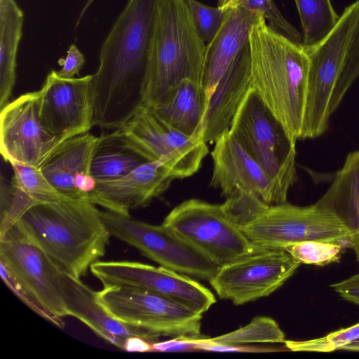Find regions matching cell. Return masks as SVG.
Instances as JSON below:
<instances>
[{
    "instance_id": "5bb4252c",
    "label": "cell",
    "mask_w": 359,
    "mask_h": 359,
    "mask_svg": "<svg viewBox=\"0 0 359 359\" xmlns=\"http://www.w3.org/2000/svg\"><path fill=\"white\" fill-rule=\"evenodd\" d=\"M121 129L149 161L166 163L175 179L195 174L208 153L207 143L201 137L180 133L161 121L148 106Z\"/></svg>"
},
{
    "instance_id": "e0dca14e",
    "label": "cell",
    "mask_w": 359,
    "mask_h": 359,
    "mask_svg": "<svg viewBox=\"0 0 359 359\" xmlns=\"http://www.w3.org/2000/svg\"><path fill=\"white\" fill-rule=\"evenodd\" d=\"M175 179L166 163L149 161L119 179L95 182L88 200L107 210L128 216L131 210L147 206L164 193Z\"/></svg>"
},
{
    "instance_id": "f35d334b",
    "label": "cell",
    "mask_w": 359,
    "mask_h": 359,
    "mask_svg": "<svg viewBox=\"0 0 359 359\" xmlns=\"http://www.w3.org/2000/svg\"><path fill=\"white\" fill-rule=\"evenodd\" d=\"M352 229L353 233L350 238L351 248L354 250L356 259L359 262V213Z\"/></svg>"
},
{
    "instance_id": "4dcf8cb0",
    "label": "cell",
    "mask_w": 359,
    "mask_h": 359,
    "mask_svg": "<svg viewBox=\"0 0 359 359\" xmlns=\"http://www.w3.org/2000/svg\"><path fill=\"white\" fill-rule=\"evenodd\" d=\"M359 339V323L342 328L316 339L294 341L285 340L284 344L288 351L309 352H332L341 348Z\"/></svg>"
},
{
    "instance_id": "cb8c5ba5",
    "label": "cell",
    "mask_w": 359,
    "mask_h": 359,
    "mask_svg": "<svg viewBox=\"0 0 359 359\" xmlns=\"http://www.w3.org/2000/svg\"><path fill=\"white\" fill-rule=\"evenodd\" d=\"M208 102V95L201 83L184 79L148 107L161 121L180 133L202 138Z\"/></svg>"
},
{
    "instance_id": "d590c367",
    "label": "cell",
    "mask_w": 359,
    "mask_h": 359,
    "mask_svg": "<svg viewBox=\"0 0 359 359\" xmlns=\"http://www.w3.org/2000/svg\"><path fill=\"white\" fill-rule=\"evenodd\" d=\"M200 351L191 337H174L170 340L152 343V352Z\"/></svg>"
},
{
    "instance_id": "e575fe53",
    "label": "cell",
    "mask_w": 359,
    "mask_h": 359,
    "mask_svg": "<svg viewBox=\"0 0 359 359\" xmlns=\"http://www.w3.org/2000/svg\"><path fill=\"white\" fill-rule=\"evenodd\" d=\"M84 63L83 55L75 44H72L67 52L66 57L59 59L58 64L62 68L57 73L62 78L73 79L75 75H79Z\"/></svg>"
},
{
    "instance_id": "9a60e30c",
    "label": "cell",
    "mask_w": 359,
    "mask_h": 359,
    "mask_svg": "<svg viewBox=\"0 0 359 359\" xmlns=\"http://www.w3.org/2000/svg\"><path fill=\"white\" fill-rule=\"evenodd\" d=\"M43 127L39 116V93H27L9 102L0 112V151L3 158L40 168L64 141Z\"/></svg>"
},
{
    "instance_id": "d6a6232c",
    "label": "cell",
    "mask_w": 359,
    "mask_h": 359,
    "mask_svg": "<svg viewBox=\"0 0 359 359\" xmlns=\"http://www.w3.org/2000/svg\"><path fill=\"white\" fill-rule=\"evenodd\" d=\"M184 1L190 10L200 36L208 43L219 29L226 11L218 6H209L197 0Z\"/></svg>"
},
{
    "instance_id": "3957f363",
    "label": "cell",
    "mask_w": 359,
    "mask_h": 359,
    "mask_svg": "<svg viewBox=\"0 0 359 359\" xmlns=\"http://www.w3.org/2000/svg\"><path fill=\"white\" fill-rule=\"evenodd\" d=\"M252 88L284 126L290 139H301L306 108L309 58L303 45L276 32L257 12L251 27Z\"/></svg>"
},
{
    "instance_id": "ab89813d",
    "label": "cell",
    "mask_w": 359,
    "mask_h": 359,
    "mask_svg": "<svg viewBox=\"0 0 359 359\" xmlns=\"http://www.w3.org/2000/svg\"><path fill=\"white\" fill-rule=\"evenodd\" d=\"M341 350L359 351V339L344 346Z\"/></svg>"
},
{
    "instance_id": "8fae6325",
    "label": "cell",
    "mask_w": 359,
    "mask_h": 359,
    "mask_svg": "<svg viewBox=\"0 0 359 359\" xmlns=\"http://www.w3.org/2000/svg\"><path fill=\"white\" fill-rule=\"evenodd\" d=\"M0 263L49 317L63 327L68 316L65 273L41 248L13 229L0 235Z\"/></svg>"
},
{
    "instance_id": "4316f807",
    "label": "cell",
    "mask_w": 359,
    "mask_h": 359,
    "mask_svg": "<svg viewBox=\"0 0 359 359\" xmlns=\"http://www.w3.org/2000/svg\"><path fill=\"white\" fill-rule=\"evenodd\" d=\"M302 29L304 48L311 47L325 39L336 25L339 16L331 0H294Z\"/></svg>"
},
{
    "instance_id": "ac0fdd59",
    "label": "cell",
    "mask_w": 359,
    "mask_h": 359,
    "mask_svg": "<svg viewBox=\"0 0 359 359\" xmlns=\"http://www.w3.org/2000/svg\"><path fill=\"white\" fill-rule=\"evenodd\" d=\"M211 156L213 172L210 186L226 198L239 192L255 196L273 205V191L268 176L229 131L216 141Z\"/></svg>"
},
{
    "instance_id": "52a82bcc",
    "label": "cell",
    "mask_w": 359,
    "mask_h": 359,
    "mask_svg": "<svg viewBox=\"0 0 359 359\" xmlns=\"http://www.w3.org/2000/svg\"><path fill=\"white\" fill-rule=\"evenodd\" d=\"M358 20L357 0L344 8L325 39L304 48L309 58V70L301 139L316 138L328 128L332 96Z\"/></svg>"
},
{
    "instance_id": "484cf974",
    "label": "cell",
    "mask_w": 359,
    "mask_h": 359,
    "mask_svg": "<svg viewBox=\"0 0 359 359\" xmlns=\"http://www.w3.org/2000/svg\"><path fill=\"white\" fill-rule=\"evenodd\" d=\"M23 20V12L15 0H0V109L9 102L15 83Z\"/></svg>"
},
{
    "instance_id": "277c9868",
    "label": "cell",
    "mask_w": 359,
    "mask_h": 359,
    "mask_svg": "<svg viewBox=\"0 0 359 359\" xmlns=\"http://www.w3.org/2000/svg\"><path fill=\"white\" fill-rule=\"evenodd\" d=\"M205 48L186 1L158 0L149 52L145 106L154 104L182 80L201 83Z\"/></svg>"
},
{
    "instance_id": "d4e9b609",
    "label": "cell",
    "mask_w": 359,
    "mask_h": 359,
    "mask_svg": "<svg viewBox=\"0 0 359 359\" xmlns=\"http://www.w3.org/2000/svg\"><path fill=\"white\" fill-rule=\"evenodd\" d=\"M149 162L121 128L98 137L90 167L95 182L119 179Z\"/></svg>"
},
{
    "instance_id": "f546056e",
    "label": "cell",
    "mask_w": 359,
    "mask_h": 359,
    "mask_svg": "<svg viewBox=\"0 0 359 359\" xmlns=\"http://www.w3.org/2000/svg\"><path fill=\"white\" fill-rule=\"evenodd\" d=\"M347 247L323 241H308L292 245L285 250L298 263L323 266L337 262Z\"/></svg>"
},
{
    "instance_id": "8d00e7d4",
    "label": "cell",
    "mask_w": 359,
    "mask_h": 359,
    "mask_svg": "<svg viewBox=\"0 0 359 359\" xmlns=\"http://www.w3.org/2000/svg\"><path fill=\"white\" fill-rule=\"evenodd\" d=\"M330 287L344 299L359 305V273Z\"/></svg>"
},
{
    "instance_id": "1f68e13d",
    "label": "cell",
    "mask_w": 359,
    "mask_h": 359,
    "mask_svg": "<svg viewBox=\"0 0 359 359\" xmlns=\"http://www.w3.org/2000/svg\"><path fill=\"white\" fill-rule=\"evenodd\" d=\"M359 76V20L353 33L345 60L332 96L330 112L338 108L348 88Z\"/></svg>"
},
{
    "instance_id": "30bf717a",
    "label": "cell",
    "mask_w": 359,
    "mask_h": 359,
    "mask_svg": "<svg viewBox=\"0 0 359 359\" xmlns=\"http://www.w3.org/2000/svg\"><path fill=\"white\" fill-rule=\"evenodd\" d=\"M163 223L219 267L266 248L252 243L228 217L222 204L189 199L173 208Z\"/></svg>"
},
{
    "instance_id": "5b68a950",
    "label": "cell",
    "mask_w": 359,
    "mask_h": 359,
    "mask_svg": "<svg viewBox=\"0 0 359 359\" xmlns=\"http://www.w3.org/2000/svg\"><path fill=\"white\" fill-rule=\"evenodd\" d=\"M229 131L268 176L273 205L285 203L297 179L296 142L255 89L250 90Z\"/></svg>"
},
{
    "instance_id": "4fadbf2b",
    "label": "cell",
    "mask_w": 359,
    "mask_h": 359,
    "mask_svg": "<svg viewBox=\"0 0 359 359\" xmlns=\"http://www.w3.org/2000/svg\"><path fill=\"white\" fill-rule=\"evenodd\" d=\"M300 264L281 248H265L220 266L209 281L217 296L242 305L280 288Z\"/></svg>"
},
{
    "instance_id": "603a6c76",
    "label": "cell",
    "mask_w": 359,
    "mask_h": 359,
    "mask_svg": "<svg viewBox=\"0 0 359 359\" xmlns=\"http://www.w3.org/2000/svg\"><path fill=\"white\" fill-rule=\"evenodd\" d=\"M11 165L13 172L11 181L1 177L0 235L12 227L29 208L65 199L48 182L39 168L20 163Z\"/></svg>"
},
{
    "instance_id": "ffe728a7",
    "label": "cell",
    "mask_w": 359,
    "mask_h": 359,
    "mask_svg": "<svg viewBox=\"0 0 359 359\" xmlns=\"http://www.w3.org/2000/svg\"><path fill=\"white\" fill-rule=\"evenodd\" d=\"M251 88L250 51L248 42L210 96L203 123L202 138L205 142H215L229 130Z\"/></svg>"
},
{
    "instance_id": "83f0119b",
    "label": "cell",
    "mask_w": 359,
    "mask_h": 359,
    "mask_svg": "<svg viewBox=\"0 0 359 359\" xmlns=\"http://www.w3.org/2000/svg\"><path fill=\"white\" fill-rule=\"evenodd\" d=\"M209 342L227 345H249L257 343H284L285 336L272 318L259 316L234 331L215 337H204Z\"/></svg>"
},
{
    "instance_id": "7a4b0ae2",
    "label": "cell",
    "mask_w": 359,
    "mask_h": 359,
    "mask_svg": "<svg viewBox=\"0 0 359 359\" xmlns=\"http://www.w3.org/2000/svg\"><path fill=\"white\" fill-rule=\"evenodd\" d=\"M10 229L76 278L85 276L104 255L111 236L101 211L88 199L65 198L35 205Z\"/></svg>"
},
{
    "instance_id": "d6986e66",
    "label": "cell",
    "mask_w": 359,
    "mask_h": 359,
    "mask_svg": "<svg viewBox=\"0 0 359 359\" xmlns=\"http://www.w3.org/2000/svg\"><path fill=\"white\" fill-rule=\"evenodd\" d=\"M97 140L98 137L89 133L69 138L40 167L48 182L65 198L88 199L95 184L90 167Z\"/></svg>"
},
{
    "instance_id": "44dd1931",
    "label": "cell",
    "mask_w": 359,
    "mask_h": 359,
    "mask_svg": "<svg viewBox=\"0 0 359 359\" xmlns=\"http://www.w3.org/2000/svg\"><path fill=\"white\" fill-rule=\"evenodd\" d=\"M257 13L242 6L228 9L219 29L206 43L201 83L209 98L224 74L248 42Z\"/></svg>"
},
{
    "instance_id": "f1b7e54d",
    "label": "cell",
    "mask_w": 359,
    "mask_h": 359,
    "mask_svg": "<svg viewBox=\"0 0 359 359\" xmlns=\"http://www.w3.org/2000/svg\"><path fill=\"white\" fill-rule=\"evenodd\" d=\"M217 6L225 11L242 6L255 12H261L271 28L291 41L303 45L302 35L283 17L273 0H219Z\"/></svg>"
},
{
    "instance_id": "74e56055",
    "label": "cell",
    "mask_w": 359,
    "mask_h": 359,
    "mask_svg": "<svg viewBox=\"0 0 359 359\" xmlns=\"http://www.w3.org/2000/svg\"><path fill=\"white\" fill-rule=\"evenodd\" d=\"M123 350L128 352H152V342L140 337L132 336L126 339Z\"/></svg>"
},
{
    "instance_id": "8992f818",
    "label": "cell",
    "mask_w": 359,
    "mask_h": 359,
    "mask_svg": "<svg viewBox=\"0 0 359 359\" xmlns=\"http://www.w3.org/2000/svg\"><path fill=\"white\" fill-rule=\"evenodd\" d=\"M254 245L286 248L308 241L338 243L351 248L353 229L334 211L317 202L309 206L287 203L268 205L259 201L238 226Z\"/></svg>"
},
{
    "instance_id": "9c48e42d",
    "label": "cell",
    "mask_w": 359,
    "mask_h": 359,
    "mask_svg": "<svg viewBox=\"0 0 359 359\" xmlns=\"http://www.w3.org/2000/svg\"><path fill=\"white\" fill-rule=\"evenodd\" d=\"M95 293L97 302L114 318L156 338L201 337L202 314L175 300L116 286L104 287Z\"/></svg>"
},
{
    "instance_id": "60d3db41",
    "label": "cell",
    "mask_w": 359,
    "mask_h": 359,
    "mask_svg": "<svg viewBox=\"0 0 359 359\" xmlns=\"http://www.w3.org/2000/svg\"><path fill=\"white\" fill-rule=\"evenodd\" d=\"M94 1V0H87L86 4L84 5L79 16V18H78V20L76 22V28L78 27L79 24L80 23V21L81 20V18H83L84 13H86V10L89 8V6L91 5V4Z\"/></svg>"
},
{
    "instance_id": "2e32d148",
    "label": "cell",
    "mask_w": 359,
    "mask_h": 359,
    "mask_svg": "<svg viewBox=\"0 0 359 359\" xmlns=\"http://www.w3.org/2000/svg\"><path fill=\"white\" fill-rule=\"evenodd\" d=\"M93 74L64 79L47 75L39 93V111L45 129L71 138L89 133L94 124Z\"/></svg>"
},
{
    "instance_id": "6da1fadb",
    "label": "cell",
    "mask_w": 359,
    "mask_h": 359,
    "mask_svg": "<svg viewBox=\"0 0 359 359\" xmlns=\"http://www.w3.org/2000/svg\"><path fill=\"white\" fill-rule=\"evenodd\" d=\"M158 0H128L100 53L93 74L94 124L122 128L145 106L149 47Z\"/></svg>"
},
{
    "instance_id": "7402d4cb",
    "label": "cell",
    "mask_w": 359,
    "mask_h": 359,
    "mask_svg": "<svg viewBox=\"0 0 359 359\" xmlns=\"http://www.w3.org/2000/svg\"><path fill=\"white\" fill-rule=\"evenodd\" d=\"M65 299L68 316L79 319L97 336L121 349L123 350L126 339L132 336L142 337L152 343L158 339L114 318L97 302L95 291L80 278L67 273Z\"/></svg>"
},
{
    "instance_id": "836d02e7",
    "label": "cell",
    "mask_w": 359,
    "mask_h": 359,
    "mask_svg": "<svg viewBox=\"0 0 359 359\" xmlns=\"http://www.w3.org/2000/svg\"><path fill=\"white\" fill-rule=\"evenodd\" d=\"M200 351L240 352V353H271L286 351L274 347L255 346L249 345H227L209 342L204 337H191Z\"/></svg>"
},
{
    "instance_id": "ba28073f",
    "label": "cell",
    "mask_w": 359,
    "mask_h": 359,
    "mask_svg": "<svg viewBox=\"0 0 359 359\" xmlns=\"http://www.w3.org/2000/svg\"><path fill=\"white\" fill-rule=\"evenodd\" d=\"M102 219L111 236L137 249L161 266L210 281L219 266L171 227L155 225L109 210Z\"/></svg>"
},
{
    "instance_id": "7c38bea8",
    "label": "cell",
    "mask_w": 359,
    "mask_h": 359,
    "mask_svg": "<svg viewBox=\"0 0 359 359\" xmlns=\"http://www.w3.org/2000/svg\"><path fill=\"white\" fill-rule=\"evenodd\" d=\"M90 272L104 287H121L158 294L202 314L215 302V295L190 276L163 266L132 261H97Z\"/></svg>"
}]
</instances>
